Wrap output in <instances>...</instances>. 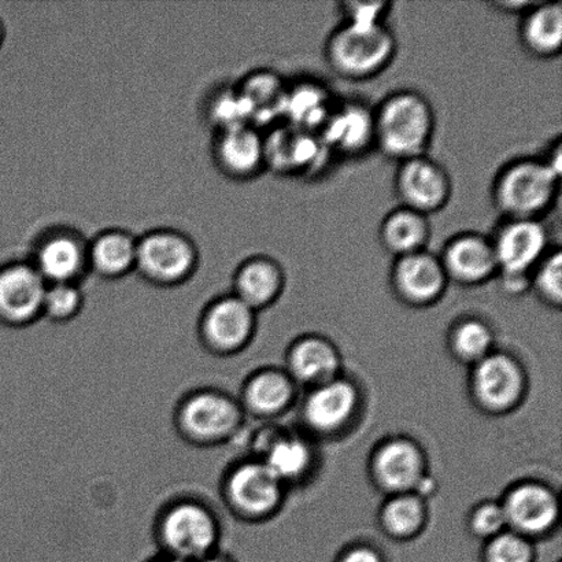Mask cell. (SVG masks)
Segmentation results:
<instances>
[{"label":"cell","mask_w":562,"mask_h":562,"mask_svg":"<svg viewBox=\"0 0 562 562\" xmlns=\"http://www.w3.org/2000/svg\"><path fill=\"white\" fill-rule=\"evenodd\" d=\"M154 541L159 553L196 562L220 549L223 525L217 512L196 497H176L159 509L154 520Z\"/></svg>","instance_id":"cell-3"},{"label":"cell","mask_w":562,"mask_h":562,"mask_svg":"<svg viewBox=\"0 0 562 562\" xmlns=\"http://www.w3.org/2000/svg\"><path fill=\"white\" fill-rule=\"evenodd\" d=\"M340 562H383L374 550L369 548H357L350 550Z\"/></svg>","instance_id":"cell-41"},{"label":"cell","mask_w":562,"mask_h":562,"mask_svg":"<svg viewBox=\"0 0 562 562\" xmlns=\"http://www.w3.org/2000/svg\"><path fill=\"white\" fill-rule=\"evenodd\" d=\"M137 236L124 228H108L88 239V272L102 280L135 273Z\"/></svg>","instance_id":"cell-21"},{"label":"cell","mask_w":562,"mask_h":562,"mask_svg":"<svg viewBox=\"0 0 562 562\" xmlns=\"http://www.w3.org/2000/svg\"><path fill=\"white\" fill-rule=\"evenodd\" d=\"M374 151L395 164L427 156L437 131L431 101L404 88L387 93L373 106Z\"/></svg>","instance_id":"cell-1"},{"label":"cell","mask_w":562,"mask_h":562,"mask_svg":"<svg viewBox=\"0 0 562 562\" xmlns=\"http://www.w3.org/2000/svg\"><path fill=\"white\" fill-rule=\"evenodd\" d=\"M285 286V272L271 256L256 255L241 261L233 277V294L252 311L260 312L277 302Z\"/></svg>","instance_id":"cell-19"},{"label":"cell","mask_w":562,"mask_h":562,"mask_svg":"<svg viewBox=\"0 0 562 562\" xmlns=\"http://www.w3.org/2000/svg\"><path fill=\"white\" fill-rule=\"evenodd\" d=\"M357 405V393L350 383L344 380H330L319 385L308 396L305 417L318 431H334L349 420Z\"/></svg>","instance_id":"cell-27"},{"label":"cell","mask_w":562,"mask_h":562,"mask_svg":"<svg viewBox=\"0 0 562 562\" xmlns=\"http://www.w3.org/2000/svg\"><path fill=\"white\" fill-rule=\"evenodd\" d=\"M318 136L334 159L367 157L374 151L373 106L360 98L338 99Z\"/></svg>","instance_id":"cell-13"},{"label":"cell","mask_w":562,"mask_h":562,"mask_svg":"<svg viewBox=\"0 0 562 562\" xmlns=\"http://www.w3.org/2000/svg\"><path fill=\"white\" fill-rule=\"evenodd\" d=\"M196 562H236L233 555L223 552L222 549L216 550V552L206 555V558L201 559Z\"/></svg>","instance_id":"cell-42"},{"label":"cell","mask_w":562,"mask_h":562,"mask_svg":"<svg viewBox=\"0 0 562 562\" xmlns=\"http://www.w3.org/2000/svg\"><path fill=\"white\" fill-rule=\"evenodd\" d=\"M508 525L503 505L484 504L477 508L472 517V527L477 536L497 537Z\"/></svg>","instance_id":"cell-38"},{"label":"cell","mask_w":562,"mask_h":562,"mask_svg":"<svg viewBox=\"0 0 562 562\" xmlns=\"http://www.w3.org/2000/svg\"><path fill=\"white\" fill-rule=\"evenodd\" d=\"M498 262V274L531 278L533 269L552 249L547 225L539 220L501 218L488 235Z\"/></svg>","instance_id":"cell-12"},{"label":"cell","mask_w":562,"mask_h":562,"mask_svg":"<svg viewBox=\"0 0 562 562\" xmlns=\"http://www.w3.org/2000/svg\"><path fill=\"white\" fill-rule=\"evenodd\" d=\"M393 191L398 206L429 217L449 205L453 180L445 165L427 154L396 164Z\"/></svg>","instance_id":"cell-11"},{"label":"cell","mask_w":562,"mask_h":562,"mask_svg":"<svg viewBox=\"0 0 562 562\" xmlns=\"http://www.w3.org/2000/svg\"><path fill=\"white\" fill-rule=\"evenodd\" d=\"M431 236L429 217L404 206H396L385 214L378 229L379 245L394 260L428 250Z\"/></svg>","instance_id":"cell-25"},{"label":"cell","mask_w":562,"mask_h":562,"mask_svg":"<svg viewBox=\"0 0 562 562\" xmlns=\"http://www.w3.org/2000/svg\"><path fill=\"white\" fill-rule=\"evenodd\" d=\"M260 460L283 484L294 481L307 471L311 465V450L300 439L280 438L269 443Z\"/></svg>","instance_id":"cell-31"},{"label":"cell","mask_w":562,"mask_h":562,"mask_svg":"<svg viewBox=\"0 0 562 562\" xmlns=\"http://www.w3.org/2000/svg\"><path fill=\"white\" fill-rule=\"evenodd\" d=\"M85 305L81 284H47L42 318L54 324H68L80 316Z\"/></svg>","instance_id":"cell-32"},{"label":"cell","mask_w":562,"mask_h":562,"mask_svg":"<svg viewBox=\"0 0 562 562\" xmlns=\"http://www.w3.org/2000/svg\"><path fill=\"white\" fill-rule=\"evenodd\" d=\"M537 2H526V0H520V2H514V0H509V2H493L490 3L494 10L499 11V13L519 15L527 13L528 10L532 8Z\"/></svg>","instance_id":"cell-40"},{"label":"cell","mask_w":562,"mask_h":562,"mask_svg":"<svg viewBox=\"0 0 562 562\" xmlns=\"http://www.w3.org/2000/svg\"><path fill=\"white\" fill-rule=\"evenodd\" d=\"M449 280L438 255L429 250L395 258L390 269V285L402 302L429 306L443 296Z\"/></svg>","instance_id":"cell-17"},{"label":"cell","mask_w":562,"mask_h":562,"mask_svg":"<svg viewBox=\"0 0 562 562\" xmlns=\"http://www.w3.org/2000/svg\"><path fill=\"white\" fill-rule=\"evenodd\" d=\"M338 366V356L333 347L322 339L302 340L291 351V371L303 382H330Z\"/></svg>","instance_id":"cell-29"},{"label":"cell","mask_w":562,"mask_h":562,"mask_svg":"<svg viewBox=\"0 0 562 562\" xmlns=\"http://www.w3.org/2000/svg\"><path fill=\"white\" fill-rule=\"evenodd\" d=\"M200 247L176 228H154L137 236L135 273L158 289H176L194 278L200 268Z\"/></svg>","instance_id":"cell-6"},{"label":"cell","mask_w":562,"mask_h":562,"mask_svg":"<svg viewBox=\"0 0 562 562\" xmlns=\"http://www.w3.org/2000/svg\"><path fill=\"white\" fill-rule=\"evenodd\" d=\"M449 283L477 286L498 277V262L492 239L476 231L459 233L443 245L438 255Z\"/></svg>","instance_id":"cell-16"},{"label":"cell","mask_w":562,"mask_h":562,"mask_svg":"<svg viewBox=\"0 0 562 562\" xmlns=\"http://www.w3.org/2000/svg\"><path fill=\"white\" fill-rule=\"evenodd\" d=\"M292 384L285 374L262 369L251 374L241 385V409L256 417H272L283 412L292 400Z\"/></svg>","instance_id":"cell-28"},{"label":"cell","mask_w":562,"mask_h":562,"mask_svg":"<svg viewBox=\"0 0 562 562\" xmlns=\"http://www.w3.org/2000/svg\"><path fill=\"white\" fill-rule=\"evenodd\" d=\"M283 484L260 459L234 462L220 481V498L240 520L267 519L278 509Z\"/></svg>","instance_id":"cell-7"},{"label":"cell","mask_w":562,"mask_h":562,"mask_svg":"<svg viewBox=\"0 0 562 562\" xmlns=\"http://www.w3.org/2000/svg\"><path fill=\"white\" fill-rule=\"evenodd\" d=\"M286 81L272 69H256L236 82L249 124L266 131L281 123Z\"/></svg>","instance_id":"cell-20"},{"label":"cell","mask_w":562,"mask_h":562,"mask_svg":"<svg viewBox=\"0 0 562 562\" xmlns=\"http://www.w3.org/2000/svg\"><path fill=\"white\" fill-rule=\"evenodd\" d=\"M503 506L508 525L521 532L547 531L559 517L558 498L550 490L536 483L516 487Z\"/></svg>","instance_id":"cell-24"},{"label":"cell","mask_w":562,"mask_h":562,"mask_svg":"<svg viewBox=\"0 0 562 562\" xmlns=\"http://www.w3.org/2000/svg\"><path fill=\"white\" fill-rule=\"evenodd\" d=\"M424 521L422 501L413 495L402 494L391 499L383 510L385 528L396 537H409L420 530Z\"/></svg>","instance_id":"cell-34"},{"label":"cell","mask_w":562,"mask_h":562,"mask_svg":"<svg viewBox=\"0 0 562 562\" xmlns=\"http://www.w3.org/2000/svg\"><path fill=\"white\" fill-rule=\"evenodd\" d=\"M393 8V2L345 0V2L336 3V11H338L340 16V24L362 27L387 25L389 16Z\"/></svg>","instance_id":"cell-36"},{"label":"cell","mask_w":562,"mask_h":562,"mask_svg":"<svg viewBox=\"0 0 562 562\" xmlns=\"http://www.w3.org/2000/svg\"><path fill=\"white\" fill-rule=\"evenodd\" d=\"M487 562H532L533 552L527 539L517 533H499L490 543Z\"/></svg>","instance_id":"cell-37"},{"label":"cell","mask_w":562,"mask_h":562,"mask_svg":"<svg viewBox=\"0 0 562 562\" xmlns=\"http://www.w3.org/2000/svg\"><path fill=\"white\" fill-rule=\"evenodd\" d=\"M239 401L222 389L201 387L181 396L173 411L179 438L194 448H218L231 442L245 423Z\"/></svg>","instance_id":"cell-5"},{"label":"cell","mask_w":562,"mask_h":562,"mask_svg":"<svg viewBox=\"0 0 562 562\" xmlns=\"http://www.w3.org/2000/svg\"><path fill=\"white\" fill-rule=\"evenodd\" d=\"M531 290L547 305L559 308L562 303V251L553 246L543 260L533 269Z\"/></svg>","instance_id":"cell-33"},{"label":"cell","mask_w":562,"mask_h":562,"mask_svg":"<svg viewBox=\"0 0 562 562\" xmlns=\"http://www.w3.org/2000/svg\"><path fill=\"white\" fill-rule=\"evenodd\" d=\"M473 389L479 401L490 409L501 411L515 405L522 389L519 367L504 355H488L477 362Z\"/></svg>","instance_id":"cell-22"},{"label":"cell","mask_w":562,"mask_h":562,"mask_svg":"<svg viewBox=\"0 0 562 562\" xmlns=\"http://www.w3.org/2000/svg\"><path fill=\"white\" fill-rule=\"evenodd\" d=\"M423 467L420 451L406 440H393L384 445L374 459V472L379 483L400 494L420 486Z\"/></svg>","instance_id":"cell-26"},{"label":"cell","mask_w":562,"mask_h":562,"mask_svg":"<svg viewBox=\"0 0 562 562\" xmlns=\"http://www.w3.org/2000/svg\"><path fill=\"white\" fill-rule=\"evenodd\" d=\"M338 99L324 81L313 77L286 81L281 123L318 134Z\"/></svg>","instance_id":"cell-18"},{"label":"cell","mask_w":562,"mask_h":562,"mask_svg":"<svg viewBox=\"0 0 562 562\" xmlns=\"http://www.w3.org/2000/svg\"><path fill=\"white\" fill-rule=\"evenodd\" d=\"M520 46L530 57L541 60L559 58L562 52L561 2H537L520 16L517 26Z\"/></svg>","instance_id":"cell-23"},{"label":"cell","mask_w":562,"mask_h":562,"mask_svg":"<svg viewBox=\"0 0 562 562\" xmlns=\"http://www.w3.org/2000/svg\"><path fill=\"white\" fill-rule=\"evenodd\" d=\"M47 284H81L88 272V239L69 225H53L32 241L27 258Z\"/></svg>","instance_id":"cell-9"},{"label":"cell","mask_w":562,"mask_h":562,"mask_svg":"<svg viewBox=\"0 0 562 562\" xmlns=\"http://www.w3.org/2000/svg\"><path fill=\"white\" fill-rule=\"evenodd\" d=\"M561 176L539 156L510 159L495 173L490 196L495 212L505 220H539L559 201Z\"/></svg>","instance_id":"cell-2"},{"label":"cell","mask_w":562,"mask_h":562,"mask_svg":"<svg viewBox=\"0 0 562 562\" xmlns=\"http://www.w3.org/2000/svg\"><path fill=\"white\" fill-rule=\"evenodd\" d=\"M267 172L281 178H312L328 168L330 156L318 134L284 123L263 131Z\"/></svg>","instance_id":"cell-10"},{"label":"cell","mask_w":562,"mask_h":562,"mask_svg":"<svg viewBox=\"0 0 562 562\" xmlns=\"http://www.w3.org/2000/svg\"><path fill=\"white\" fill-rule=\"evenodd\" d=\"M211 156L220 175L247 183L267 172L263 131L251 124L213 132Z\"/></svg>","instance_id":"cell-14"},{"label":"cell","mask_w":562,"mask_h":562,"mask_svg":"<svg viewBox=\"0 0 562 562\" xmlns=\"http://www.w3.org/2000/svg\"><path fill=\"white\" fill-rule=\"evenodd\" d=\"M257 312L229 294L213 297L198 318V339L209 355L231 357L249 346L256 334Z\"/></svg>","instance_id":"cell-8"},{"label":"cell","mask_w":562,"mask_h":562,"mask_svg":"<svg viewBox=\"0 0 562 562\" xmlns=\"http://www.w3.org/2000/svg\"><path fill=\"white\" fill-rule=\"evenodd\" d=\"M47 283L27 260L0 267V324L21 329L43 317Z\"/></svg>","instance_id":"cell-15"},{"label":"cell","mask_w":562,"mask_h":562,"mask_svg":"<svg viewBox=\"0 0 562 562\" xmlns=\"http://www.w3.org/2000/svg\"><path fill=\"white\" fill-rule=\"evenodd\" d=\"M202 119L213 132L249 124L244 102L236 85H218L212 87L203 98Z\"/></svg>","instance_id":"cell-30"},{"label":"cell","mask_w":562,"mask_h":562,"mask_svg":"<svg viewBox=\"0 0 562 562\" xmlns=\"http://www.w3.org/2000/svg\"><path fill=\"white\" fill-rule=\"evenodd\" d=\"M147 562H187L180 559L172 558V555L159 553L156 558L148 560Z\"/></svg>","instance_id":"cell-43"},{"label":"cell","mask_w":562,"mask_h":562,"mask_svg":"<svg viewBox=\"0 0 562 562\" xmlns=\"http://www.w3.org/2000/svg\"><path fill=\"white\" fill-rule=\"evenodd\" d=\"M454 349L462 358L481 361L488 356L493 344L492 329L477 318H467L457 325L453 333Z\"/></svg>","instance_id":"cell-35"},{"label":"cell","mask_w":562,"mask_h":562,"mask_svg":"<svg viewBox=\"0 0 562 562\" xmlns=\"http://www.w3.org/2000/svg\"><path fill=\"white\" fill-rule=\"evenodd\" d=\"M3 38H4V26L2 24V21H0V46H2Z\"/></svg>","instance_id":"cell-44"},{"label":"cell","mask_w":562,"mask_h":562,"mask_svg":"<svg viewBox=\"0 0 562 562\" xmlns=\"http://www.w3.org/2000/svg\"><path fill=\"white\" fill-rule=\"evenodd\" d=\"M562 143H561V136H555V139L550 142L547 148L542 151L541 156L539 158L542 159L544 164L548 165V167L552 170H554L555 173L560 175L562 173L561 165H562Z\"/></svg>","instance_id":"cell-39"},{"label":"cell","mask_w":562,"mask_h":562,"mask_svg":"<svg viewBox=\"0 0 562 562\" xmlns=\"http://www.w3.org/2000/svg\"><path fill=\"white\" fill-rule=\"evenodd\" d=\"M398 41L387 25L339 24L324 43V60L339 79L363 82L376 79L393 65Z\"/></svg>","instance_id":"cell-4"}]
</instances>
